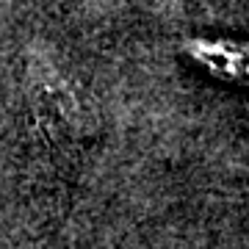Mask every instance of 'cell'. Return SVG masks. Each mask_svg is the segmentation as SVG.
Segmentation results:
<instances>
[{
  "label": "cell",
  "mask_w": 249,
  "mask_h": 249,
  "mask_svg": "<svg viewBox=\"0 0 249 249\" xmlns=\"http://www.w3.org/2000/svg\"><path fill=\"white\" fill-rule=\"evenodd\" d=\"M186 53L216 78L232 80V83H249V45L244 42L191 39L186 42Z\"/></svg>",
  "instance_id": "cell-1"
}]
</instances>
